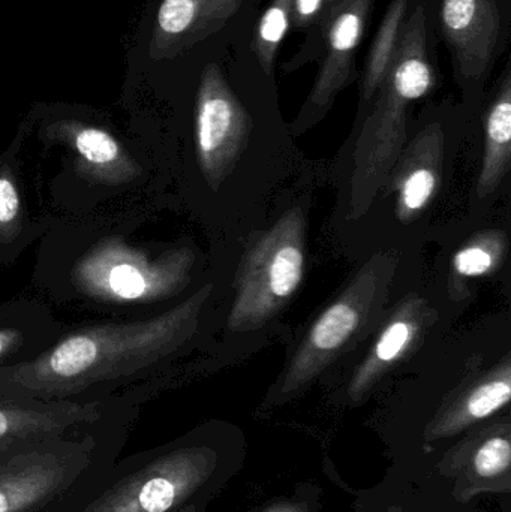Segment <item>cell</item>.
<instances>
[{"label": "cell", "mask_w": 511, "mask_h": 512, "mask_svg": "<svg viewBox=\"0 0 511 512\" xmlns=\"http://www.w3.org/2000/svg\"><path fill=\"white\" fill-rule=\"evenodd\" d=\"M393 273L392 256L375 255L363 265L344 294L309 328L281 382L269 397L270 405L287 402L305 390L342 354L375 307L383 304Z\"/></svg>", "instance_id": "obj_6"}, {"label": "cell", "mask_w": 511, "mask_h": 512, "mask_svg": "<svg viewBox=\"0 0 511 512\" xmlns=\"http://www.w3.org/2000/svg\"><path fill=\"white\" fill-rule=\"evenodd\" d=\"M438 471L453 480L461 502L483 493H510L511 424L509 418L474 430L438 463Z\"/></svg>", "instance_id": "obj_11"}, {"label": "cell", "mask_w": 511, "mask_h": 512, "mask_svg": "<svg viewBox=\"0 0 511 512\" xmlns=\"http://www.w3.org/2000/svg\"><path fill=\"white\" fill-rule=\"evenodd\" d=\"M387 512H405V511L399 507H392V508H389V510H387Z\"/></svg>", "instance_id": "obj_26"}, {"label": "cell", "mask_w": 511, "mask_h": 512, "mask_svg": "<svg viewBox=\"0 0 511 512\" xmlns=\"http://www.w3.org/2000/svg\"><path fill=\"white\" fill-rule=\"evenodd\" d=\"M511 399L510 358L485 375L458 388L438 409L426 427V444L453 438L488 420L509 405Z\"/></svg>", "instance_id": "obj_13"}, {"label": "cell", "mask_w": 511, "mask_h": 512, "mask_svg": "<svg viewBox=\"0 0 511 512\" xmlns=\"http://www.w3.org/2000/svg\"><path fill=\"white\" fill-rule=\"evenodd\" d=\"M251 131V114L228 77L224 59L209 60L198 84L195 138L201 170L215 191L233 173Z\"/></svg>", "instance_id": "obj_9"}, {"label": "cell", "mask_w": 511, "mask_h": 512, "mask_svg": "<svg viewBox=\"0 0 511 512\" xmlns=\"http://www.w3.org/2000/svg\"><path fill=\"white\" fill-rule=\"evenodd\" d=\"M510 60L495 86L485 117V158L477 182L480 197H488L503 182L511 159V69Z\"/></svg>", "instance_id": "obj_15"}, {"label": "cell", "mask_w": 511, "mask_h": 512, "mask_svg": "<svg viewBox=\"0 0 511 512\" xmlns=\"http://www.w3.org/2000/svg\"><path fill=\"white\" fill-rule=\"evenodd\" d=\"M212 291L209 283L152 321L80 331L39 360L0 369V400H69L137 375L194 334Z\"/></svg>", "instance_id": "obj_1"}, {"label": "cell", "mask_w": 511, "mask_h": 512, "mask_svg": "<svg viewBox=\"0 0 511 512\" xmlns=\"http://www.w3.org/2000/svg\"><path fill=\"white\" fill-rule=\"evenodd\" d=\"M429 316L431 312L428 304L422 298L413 297L402 303L381 331L368 357L354 372L348 387L351 400L357 402L362 399L383 378L384 373L392 369L393 364L404 360L405 355L416 345V340H419Z\"/></svg>", "instance_id": "obj_14"}, {"label": "cell", "mask_w": 511, "mask_h": 512, "mask_svg": "<svg viewBox=\"0 0 511 512\" xmlns=\"http://www.w3.org/2000/svg\"><path fill=\"white\" fill-rule=\"evenodd\" d=\"M11 337L12 333H0V354H2L5 346L12 342Z\"/></svg>", "instance_id": "obj_25"}, {"label": "cell", "mask_w": 511, "mask_h": 512, "mask_svg": "<svg viewBox=\"0 0 511 512\" xmlns=\"http://www.w3.org/2000/svg\"><path fill=\"white\" fill-rule=\"evenodd\" d=\"M294 0H269L255 20L249 47L264 74L275 78L276 57L291 26Z\"/></svg>", "instance_id": "obj_17"}, {"label": "cell", "mask_w": 511, "mask_h": 512, "mask_svg": "<svg viewBox=\"0 0 511 512\" xmlns=\"http://www.w3.org/2000/svg\"><path fill=\"white\" fill-rule=\"evenodd\" d=\"M260 512H318L317 502L309 501L308 498H285L279 502L267 505Z\"/></svg>", "instance_id": "obj_23"}, {"label": "cell", "mask_w": 511, "mask_h": 512, "mask_svg": "<svg viewBox=\"0 0 511 512\" xmlns=\"http://www.w3.org/2000/svg\"><path fill=\"white\" fill-rule=\"evenodd\" d=\"M465 95L479 96L509 48L511 0H416Z\"/></svg>", "instance_id": "obj_7"}, {"label": "cell", "mask_w": 511, "mask_h": 512, "mask_svg": "<svg viewBox=\"0 0 511 512\" xmlns=\"http://www.w3.org/2000/svg\"><path fill=\"white\" fill-rule=\"evenodd\" d=\"M134 414L0 462V512H71L116 463Z\"/></svg>", "instance_id": "obj_3"}, {"label": "cell", "mask_w": 511, "mask_h": 512, "mask_svg": "<svg viewBox=\"0 0 511 512\" xmlns=\"http://www.w3.org/2000/svg\"><path fill=\"white\" fill-rule=\"evenodd\" d=\"M18 194L11 180L0 179V224H9L17 218Z\"/></svg>", "instance_id": "obj_22"}, {"label": "cell", "mask_w": 511, "mask_h": 512, "mask_svg": "<svg viewBox=\"0 0 511 512\" xmlns=\"http://www.w3.org/2000/svg\"><path fill=\"white\" fill-rule=\"evenodd\" d=\"M230 448L195 430L161 447L116 460L71 512H174L210 502L230 477Z\"/></svg>", "instance_id": "obj_2"}, {"label": "cell", "mask_w": 511, "mask_h": 512, "mask_svg": "<svg viewBox=\"0 0 511 512\" xmlns=\"http://www.w3.org/2000/svg\"><path fill=\"white\" fill-rule=\"evenodd\" d=\"M78 153L93 165H107L119 158V144L107 132L83 128L75 135Z\"/></svg>", "instance_id": "obj_20"}, {"label": "cell", "mask_w": 511, "mask_h": 512, "mask_svg": "<svg viewBox=\"0 0 511 512\" xmlns=\"http://www.w3.org/2000/svg\"><path fill=\"white\" fill-rule=\"evenodd\" d=\"M411 3L413 0H392L384 12L383 20L372 39L368 56L363 63L362 77H360V107L362 108L371 105L384 78L387 77L401 42Z\"/></svg>", "instance_id": "obj_16"}, {"label": "cell", "mask_w": 511, "mask_h": 512, "mask_svg": "<svg viewBox=\"0 0 511 512\" xmlns=\"http://www.w3.org/2000/svg\"><path fill=\"white\" fill-rule=\"evenodd\" d=\"M207 504L209 502H195V504L186 505V507L174 512H206Z\"/></svg>", "instance_id": "obj_24"}, {"label": "cell", "mask_w": 511, "mask_h": 512, "mask_svg": "<svg viewBox=\"0 0 511 512\" xmlns=\"http://www.w3.org/2000/svg\"><path fill=\"white\" fill-rule=\"evenodd\" d=\"M374 3L375 0H335L288 63L293 71L320 59L314 86L297 117V128H308L320 120L336 96L356 80V57L371 24Z\"/></svg>", "instance_id": "obj_8"}, {"label": "cell", "mask_w": 511, "mask_h": 512, "mask_svg": "<svg viewBox=\"0 0 511 512\" xmlns=\"http://www.w3.org/2000/svg\"><path fill=\"white\" fill-rule=\"evenodd\" d=\"M134 414L101 400H0V462L56 439L77 438Z\"/></svg>", "instance_id": "obj_10"}, {"label": "cell", "mask_w": 511, "mask_h": 512, "mask_svg": "<svg viewBox=\"0 0 511 512\" xmlns=\"http://www.w3.org/2000/svg\"><path fill=\"white\" fill-rule=\"evenodd\" d=\"M333 2L335 0H294L290 29L309 38Z\"/></svg>", "instance_id": "obj_21"}, {"label": "cell", "mask_w": 511, "mask_h": 512, "mask_svg": "<svg viewBox=\"0 0 511 512\" xmlns=\"http://www.w3.org/2000/svg\"><path fill=\"white\" fill-rule=\"evenodd\" d=\"M263 0H162L156 14L153 47L164 54H179L204 44L225 30L245 26Z\"/></svg>", "instance_id": "obj_12"}, {"label": "cell", "mask_w": 511, "mask_h": 512, "mask_svg": "<svg viewBox=\"0 0 511 512\" xmlns=\"http://www.w3.org/2000/svg\"><path fill=\"white\" fill-rule=\"evenodd\" d=\"M507 251V239L503 233H486L456 252L453 256V271L459 277L485 276L500 267Z\"/></svg>", "instance_id": "obj_19"}, {"label": "cell", "mask_w": 511, "mask_h": 512, "mask_svg": "<svg viewBox=\"0 0 511 512\" xmlns=\"http://www.w3.org/2000/svg\"><path fill=\"white\" fill-rule=\"evenodd\" d=\"M437 41L422 6L413 0L387 77L368 108L357 143L353 209L366 210L407 137V114L437 84Z\"/></svg>", "instance_id": "obj_4"}, {"label": "cell", "mask_w": 511, "mask_h": 512, "mask_svg": "<svg viewBox=\"0 0 511 512\" xmlns=\"http://www.w3.org/2000/svg\"><path fill=\"white\" fill-rule=\"evenodd\" d=\"M443 153L444 146L435 150L434 155L428 159V164L423 161L416 165L410 156L408 170L404 171L405 174H402L398 183V216L402 222H408L422 212L434 197Z\"/></svg>", "instance_id": "obj_18"}, {"label": "cell", "mask_w": 511, "mask_h": 512, "mask_svg": "<svg viewBox=\"0 0 511 512\" xmlns=\"http://www.w3.org/2000/svg\"><path fill=\"white\" fill-rule=\"evenodd\" d=\"M305 261V213L293 207L243 256L228 327L257 330L278 315L299 289Z\"/></svg>", "instance_id": "obj_5"}]
</instances>
